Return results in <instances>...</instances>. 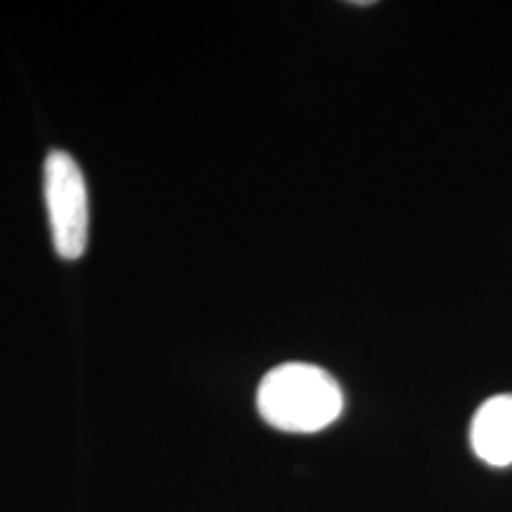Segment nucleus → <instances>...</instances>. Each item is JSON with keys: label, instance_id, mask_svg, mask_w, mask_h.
I'll use <instances>...</instances> for the list:
<instances>
[{"label": "nucleus", "instance_id": "obj_1", "mask_svg": "<svg viewBox=\"0 0 512 512\" xmlns=\"http://www.w3.org/2000/svg\"><path fill=\"white\" fill-rule=\"evenodd\" d=\"M256 406L275 430L311 434L342 415L344 396L328 370L311 363H285L261 380Z\"/></svg>", "mask_w": 512, "mask_h": 512}, {"label": "nucleus", "instance_id": "obj_2", "mask_svg": "<svg viewBox=\"0 0 512 512\" xmlns=\"http://www.w3.org/2000/svg\"><path fill=\"white\" fill-rule=\"evenodd\" d=\"M53 245L62 259L74 261L88 247V190L76 159L64 150H53L43 164Z\"/></svg>", "mask_w": 512, "mask_h": 512}, {"label": "nucleus", "instance_id": "obj_3", "mask_svg": "<svg viewBox=\"0 0 512 512\" xmlns=\"http://www.w3.org/2000/svg\"><path fill=\"white\" fill-rule=\"evenodd\" d=\"M470 441L486 465H512V394H498L479 406Z\"/></svg>", "mask_w": 512, "mask_h": 512}]
</instances>
